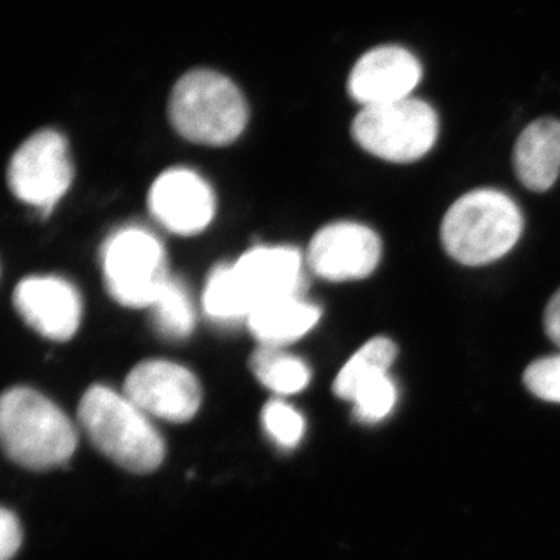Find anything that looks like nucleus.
I'll list each match as a JSON object with an SVG mask.
<instances>
[{
	"label": "nucleus",
	"instance_id": "nucleus-12",
	"mask_svg": "<svg viewBox=\"0 0 560 560\" xmlns=\"http://www.w3.org/2000/svg\"><path fill=\"white\" fill-rule=\"evenodd\" d=\"M420 79L422 68L410 51L396 46L377 47L353 66L349 92L363 108L383 105L411 97Z\"/></svg>",
	"mask_w": 560,
	"mask_h": 560
},
{
	"label": "nucleus",
	"instance_id": "nucleus-3",
	"mask_svg": "<svg viewBox=\"0 0 560 560\" xmlns=\"http://www.w3.org/2000/svg\"><path fill=\"white\" fill-rule=\"evenodd\" d=\"M521 209L503 191L478 189L460 197L445 213L441 241L448 256L469 267L506 256L521 238Z\"/></svg>",
	"mask_w": 560,
	"mask_h": 560
},
{
	"label": "nucleus",
	"instance_id": "nucleus-16",
	"mask_svg": "<svg viewBox=\"0 0 560 560\" xmlns=\"http://www.w3.org/2000/svg\"><path fill=\"white\" fill-rule=\"evenodd\" d=\"M396 357V345L389 338H372L345 364L334 383L335 394L340 399L353 400L364 385L386 375Z\"/></svg>",
	"mask_w": 560,
	"mask_h": 560
},
{
	"label": "nucleus",
	"instance_id": "nucleus-23",
	"mask_svg": "<svg viewBox=\"0 0 560 560\" xmlns=\"http://www.w3.org/2000/svg\"><path fill=\"white\" fill-rule=\"evenodd\" d=\"M544 324L548 338L560 348V290L548 302Z\"/></svg>",
	"mask_w": 560,
	"mask_h": 560
},
{
	"label": "nucleus",
	"instance_id": "nucleus-8",
	"mask_svg": "<svg viewBox=\"0 0 560 560\" xmlns=\"http://www.w3.org/2000/svg\"><path fill=\"white\" fill-rule=\"evenodd\" d=\"M124 394L147 416L168 422H187L201 405L197 377L180 364L147 360L138 364L125 381Z\"/></svg>",
	"mask_w": 560,
	"mask_h": 560
},
{
	"label": "nucleus",
	"instance_id": "nucleus-1",
	"mask_svg": "<svg viewBox=\"0 0 560 560\" xmlns=\"http://www.w3.org/2000/svg\"><path fill=\"white\" fill-rule=\"evenodd\" d=\"M0 438L7 456L31 470L62 466L79 445L72 420L54 401L31 388H11L3 394Z\"/></svg>",
	"mask_w": 560,
	"mask_h": 560
},
{
	"label": "nucleus",
	"instance_id": "nucleus-5",
	"mask_svg": "<svg viewBox=\"0 0 560 560\" xmlns=\"http://www.w3.org/2000/svg\"><path fill=\"white\" fill-rule=\"evenodd\" d=\"M440 121L429 103L419 98L364 106L352 124L357 143L374 156L390 162H412L425 156L438 140Z\"/></svg>",
	"mask_w": 560,
	"mask_h": 560
},
{
	"label": "nucleus",
	"instance_id": "nucleus-9",
	"mask_svg": "<svg viewBox=\"0 0 560 560\" xmlns=\"http://www.w3.org/2000/svg\"><path fill=\"white\" fill-rule=\"evenodd\" d=\"M232 285L246 318L260 305L287 296H301L304 268L296 249L259 246L230 265Z\"/></svg>",
	"mask_w": 560,
	"mask_h": 560
},
{
	"label": "nucleus",
	"instance_id": "nucleus-13",
	"mask_svg": "<svg viewBox=\"0 0 560 560\" xmlns=\"http://www.w3.org/2000/svg\"><path fill=\"white\" fill-rule=\"evenodd\" d=\"M14 307L28 326L55 341H66L79 330V291L65 279L28 278L14 290Z\"/></svg>",
	"mask_w": 560,
	"mask_h": 560
},
{
	"label": "nucleus",
	"instance_id": "nucleus-11",
	"mask_svg": "<svg viewBox=\"0 0 560 560\" xmlns=\"http://www.w3.org/2000/svg\"><path fill=\"white\" fill-rule=\"evenodd\" d=\"M154 219L173 234H200L215 215V197L208 183L189 168H173L154 180L149 195Z\"/></svg>",
	"mask_w": 560,
	"mask_h": 560
},
{
	"label": "nucleus",
	"instance_id": "nucleus-4",
	"mask_svg": "<svg viewBox=\"0 0 560 560\" xmlns=\"http://www.w3.org/2000/svg\"><path fill=\"white\" fill-rule=\"evenodd\" d=\"M168 114L183 138L202 145H230L248 124V105L228 77L191 70L173 88Z\"/></svg>",
	"mask_w": 560,
	"mask_h": 560
},
{
	"label": "nucleus",
	"instance_id": "nucleus-10",
	"mask_svg": "<svg viewBox=\"0 0 560 560\" xmlns=\"http://www.w3.org/2000/svg\"><path fill=\"white\" fill-rule=\"evenodd\" d=\"M382 242L360 223H331L313 237L308 265L319 278L346 282L368 278L381 264Z\"/></svg>",
	"mask_w": 560,
	"mask_h": 560
},
{
	"label": "nucleus",
	"instance_id": "nucleus-22",
	"mask_svg": "<svg viewBox=\"0 0 560 560\" xmlns=\"http://www.w3.org/2000/svg\"><path fill=\"white\" fill-rule=\"evenodd\" d=\"M22 544V529L16 515L9 510L0 514V560L14 558Z\"/></svg>",
	"mask_w": 560,
	"mask_h": 560
},
{
	"label": "nucleus",
	"instance_id": "nucleus-20",
	"mask_svg": "<svg viewBox=\"0 0 560 560\" xmlns=\"http://www.w3.org/2000/svg\"><path fill=\"white\" fill-rule=\"evenodd\" d=\"M397 400V389L388 375L375 378L357 393L353 397L355 416L361 422H378L393 410Z\"/></svg>",
	"mask_w": 560,
	"mask_h": 560
},
{
	"label": "nucleus",
	"instance_id": "nucleus-21",
	"mask_svg": "<svg viewBox=\"0 0 560 560\" xmlns=\"http://www.w3.org/2000/svg\"><path fill=\"white\" fill-rule=\"evenodd\" d=\"M525 385L534 396L560 404V355L534 361L525 372Z\"/></svg>",
	"mask_w": 560,
	"mask_h": 560
},
{
	"label": "nucleus",
	"instance_id": "nucleus-6",
	"mask_svg": "<svg viewBox=\"0 0 560 560\" xmlns=\"http://www.w3.org/2000/svg\"><path fill=\"white\" fill-rule=\"evenodd\" d=\"M102 261L109 294L125 307L151 308L171 279L164 246L140 228L110 235Z\"/></svg>",
	"mask_w": 560,
	"mask_h": 560
},
{
	"label": "nucleus",
	"instance_id": "nucleus-15",
	"mask_svg": "<svg viewBox=\"0 0 560 560\" xmlns=\"http://www.w3.org/2000/svg\"><path fill=\"white\" fill-rule=\"evenodd\" d=\"M319 319L320 308L315 304L287 296L257 307L248 316V326L261 346L280 349L307 335Z\"/></svg>",
	"mask_w": 560,
	"mask_h": 560
},
{
	"label": "nucleus",
	"instance_id": "nucleus-17",
	"mask_svg": "<svg viewBox=\"0 0 560 560\" xmlns=\"http://www.w3.org/2000/svg\"><path fill=\"white\" fill-rule=\"evenodd\" d=\"M249 364L257 381L280 396L301 393L311 383L307 364L279 348L261 346L250 357Z\"/></svg>",
	"mask_w": 560,
	"mask_h": 560
},
{
	"label": "nucleus",
	"instance_id": "nucleus-14",
	"mask_svg": "<svg viewBox=\"0 0 560 560\" xmlns=\"http://www.w3.org/2000/svg\"><path fill=\"white\" fill-rule=\"evenodd\" d=\"M514 167L523 186L547 191L560 173V121L540 119L525 128L515 143Z\"/></svg>",
	"mask_w": 560,
	"mask_h": 560
},
{
	"label": "nucleus",
	"instance_id": "nucleus-19",
	"mask_svg": "<svg viewBox=\"0 0 560 560\" xmlns=\"http://www.w3.org/2000/svg\"><path fill=\"white\" fill-rule=\"evenodd\" d=\"M261 422L268 436L280 448L296 447L304 438L305 420L301 412L294 410L291 405L280 399H272L265 405L261 411Z\"/></svg>",
	"mask_w": 560,
	"mask_h": 560
},
{
	"label": "nucleus",
	"instance_id": "nucleus-2",
	"mask_svg": "<svg viewBox=\"0 0 560 560\" xmlns=\"http://www.w3.org/2000/svg\"><path fill=\"white\" fill-rule=\"evenodd\" d=\"M79 419L95 448L124 469L147 474L164 460L160 431L125 394L92 386L80 401Z\"/></svg>",
	"mask_w": 560,
	"mask_h": 560
},
{
	"label": "nucleus",
	"instance_id": "nucleus-7",
	"mask_svg": "<svg viewBox=\"0 0 560 560\" xmlns=\"http://www.w3.org/2000/svg\"><path fill=\"white\" fill-rule=\"evenodd\" d=\"M69 145L60 132L46 130L25 140L9 167L10 189L27 205L49 212L72 184Z\"/></svg>",
	"mask_w": 560,
	"mask_h": 560
},
{
	"label": "nucleus",
	"instance_id": "nucleus-18",
	"mask_svg": "<svg viewBox=\"0 0 560 560\" xmlns=\"http://www.w3.org/2000/svg\"><path fill=\"white\" fill-rule=\"evenodd\" d=\"M153 308L154 327L168 340L178 341L190 337L195 327L194 304L184 283L178 279H168Z\"/></svg>",
	"mask_w": 560,
	"mask_h": 560
}]
</instances>
